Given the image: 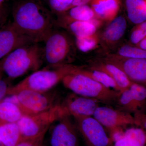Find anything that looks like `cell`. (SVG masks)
Returning a JSON list of instances; mask_svg holds the SVG:
<instances>
[{
  "label": "cell",
  "instance_id": "obj_12",
  "mask_svg": "<svg viewBox=\"0 0 146 146\" xmlns=\"http://www.w3.org/2000/svg\"><path fill=\"white\" fill-rule=\"evenodd\" d=\"M96 100L71 94L66 98L62 105L68 116H92L99 106Z\"/></svg>",
  "mask_w": 146,
  "mask_h": 146
},
{
  "label": "cell",
  "instance_id": "obj_10",
  "mask_svg": "<svg viewBox=\"0 0 146 146\" xmlns=\"http://www.w3.org/2000/svg\"><path fill=\"white\" fill-rule=\"evenodd\" d=\"M33 43L12 23L3 27L0 29V60L17 48Z\"/></svg>",
  "mask_w": 146,
  "mask_h": 146
},
{
  "label": "cell",
  "instance_id": "obj_23",
  "mask_svg": "<svg viewBox=\"0 0 146 146\" xmlns=\"http://www.w3.org/2000/svg\"><path fill=\"white\" fill-rule=\"evenodd\" d=\"M146 136L141 129L131 128L125 131L123 142L125 146H144Z\"/></svg>",
  "mask_w": 146,
  "mask_h": 146
},
{
  "label": "cell",
  "instance_id": "obj_5",
  "mask_svg": "<svg viewBox=\"0 0 146 146\" xmlns=\"http://www.w3.org/2000/svg\"><path fill=\"white\" fill-rule=\"evenodd\" d=\"M66 116L68 115L61 104L40 114L23 116L17 123L22 139L33 138L46 133L52 124Z\"/></svg>",
  "mask_w": 146,
  "mask_h": 146
},
{
  "label": "cell",
  "instance_id": "obj_29",
  "mask_svg": "<svg viewBox=\"0 0 146 146\" xmlns=\"http://www.w3.org/2000/svg\"><path fill=\"white\" fill-rule=\"evenodd\" d=\"M146 36V31L138 24L131 30L129 40L132 44L136 46Z\"/></svg>",
  "mask_w": 146,
  "mask_h": 146
},
{
  "label": "cell",
  "instance_id": "obj_31",
  "mask_svg": "<svg viewBox=\"0 0 146 146\" xmlns=\"http://www.w3.org/2000/svg\"><path fill=\"white\" fill-rule=\"evenodd\" d=\"M109 131V137L113 143H115L124 136L125 131L123 127H117L108 129Z\"/></svg>",
  "mask_w": 146,
  "mask_h": 146
},
{
  "label": "cell",
  "instance_id": "obj_28",
  "mask_svg": "<svg viewBox=\"0 0 146 146\" xmlns=\"http://www.w3.org/2000/svg\"><path fill=\"white\" fill-rule=\"evenodd\" d=\"M129 89L132 93L136 106L146 98V89L144 86L132 82Z\"/></svg>",
  "mask_w": 146,
  "mask_h": 146
},
{
  "label": "cell",
  "instance_id": "obj_1",
  "mask_svg": "<svg viewBox=\"0 0 146 146\" xmlns=\"http://www.w3.org/2000/svg\"><path fill=\"white\" fill-rule=\"evenodd\" d=\"M13 18V26L34 43L44 42L55 25L52 12L38 0H19Z\"/></svg>",
  "mask_w": 146,
  "mask_h": 146
},
{
  "label": "cell",
  "instance_id": "obj_21",
  "mask_svg": "<svg viewBox=\"0 0 146 146\" xmlns=\"http://www.w3.org/2000/svg\"><path fill=\"white\" fill-rule=\"evenodd\" d=\"M23 116L15 103L5 100L0 102V124L17 123Z\"/></svg>",
  "mask_w": 146,
  "mask_h": 146
},
{
  "label": "cell",
  "instance_id": "obj_26",
  "mask_svg": "<svg viewBox=\"0 0 146 146\" xmlns=\"http://www.w3.org/2000/svg\"><path fill=\"white\" fill-rule=\"evenodd\" d=\"M117 101L120 110L124 112L130 111L136 107L132 93L129 88L120 92Z\"/></svg>",
  "mask_w": 146,
  "mask_h": 146
},
{
  "label": "cell",
  "instance_id": "obj_16",
  "mask_svg": "<svg viewBox=\"0 0 146 146\" xmlns=\"http://www.w3.org/2000/svg\"><path fill=\"white\" fill-rule=\"evenodd\" d=\"M57 15L55 25L60 27L72 21H88L96 18L94 11L88 5L74 7Z\"/></svg>",
  "mask_w": 146,
  "mask_h": 146
},
{
  "label": "cell",
  "instance_id": "obj_35",
  "mask_svg": "<svg viewBox=\"0 0 146 146\" xmlns=\"http://www.w3.org/2000/svg\"><path fill=\"white\" fill-rule=\"evenodd\" d=\"M136 46L146 51V36Z\"/></svg>",
  "mask_w": 146,
  "mask_h": 146
},
{
  "label": "cell",
  "instance_id": "obj_19",
  "mask_svg": "<svg viewBox=\"0 0 146 146\" xmlns=\"http://www.w3.org/2000/svg\"><path fill=\"white\" fill-rule=\"evenodd\" d=\"M129 21L135 25L146 21V0H124Z\"/></svg>",
  "mask_w": 146,
  "mask_h": 146
},
{
  "label": "cell",
  "instance_id": "obj_7",
  "mask_svg": "<svg viewBox=\"0 0 146 146\" xmlns=\"http://www.w3.org/2000/svg\"><path fill=\"white\" fill-rule=\"evenodd\" d=\"M16 104L24 116H33L52 108L55 98L51 94L29 90L20 91L14 95Z\"/></svg>",
  "mask_w": 146,
  "mask_h": 146
},
{
  "label": "cell",
  "instance_id": "obj_15",
  "mask_svg": "<svg viewBox=\"0 0 146 146\" xmlns=\"http://www.w3.org/2000/svg\"><path fill=\"white\" fill-rule=\"evenodd\" d=\"M89 68L105 73L115 81L120 92L129 88L132 82L117 66L100 58L91 61Z\"/></svg>",
  "mask_w": 146,
  "mask_h": 146
},
{
  "label": "cell",
  "instance_id": "obj_17",
  "mask_svg": "<svg viewBox=\"0 0 146 146\" xmlns=\"http://www.w3.org/2000/svg\"><path fill=\"white\" fill-rule=\"evenodd\" d=\"M121 3L120 0H92L90 4L96 18L110 22L117 16Z\"/></svg>",
  "mask_w": 146,
  "mask_h": 146
},
{
  "label": "cell",
  "instance_id": "obj_2",
  "mask_svg": "<svg viewBox=\"0 0 146 146\" xmlns=\"http://www.w3.org/2000/svg\"><path fill=\"white\" fill-rule=\"evenodd\" d=\"M43 50L38 43L14 50L0 60V72L10 78H16L30 71L38 70L42 64Z\"/></svg>",
  "mask_w": 146,
  "mask_h": 146
},
{
  "label": "cell",
  "instance_id": "obj_14",
  "mask_svg": "<svg viewBox=\"0 0 146 146\" xmlns=\"http://www.w3.org/2000/svg\"><path fill=\"white\" fill-rule=\"evenodd\" d=\"M100 35V43L104 50H107L116 46L125 34L127 23L124 16H117Z\"/></svg>",
  "mask_w": 146,
  "mask_h": 146
},
{
  "label": "cell",
  "instance_id": "obj_27",
  "mask_svg": "<svg viewBox=\"0 0 146 146\" xmlns=\"http://www.w3.org/2000/svg\"><path fill=\"white\" fill-rule=\"evenodd\" d=\"M74 0H48L51 9L56 14L63 13L70 9Z\"/></svg>",
  "mask_w": 146,
  "mask_h": 146
},
{
  "label": "cell",
  "instance_id": "obj_32",
  "mask_svg": "<svg viewBox=\"0 0 146 146\" xmlns=\"http://www.w3.org/2000/svg\"><path fill=\"white\" fill-rule=\"evenodd\" d=\"M9 91L6 82L0 78V102L2 101L6 95L8 94Z\"/></svg>",
  "mask_w": 146,
  "mask_h": 146
},
{
  "label": "cell",
  "instance_id": "obj_33",
  "mask_svg": "<svg viewBox=\"0 0 146 146\" xmlns=\"http://www.w3.org/2000/svg\"><path fill=\"white\" fill-rule=\"evenodd\" d=\"M91 1L92 0H74L70 8L77 6L88 5L90 4Z\"/></svg>",
  "mask_w": 146,
  "mask_h": 146
},
{
  "label": "cell",
  "instance_id": "obj_24",
  "mask_svg": "<svg viewBox=\"0 0 146 146\" xmlns=\"http://www.w3.org/2000/svg\"><path fill=\"white\" fill-rule=\"evenodd\" d=\"M114 54L125 58H146V51L134 45H123Z\"/></svg>",
  "mask_w": 146,
  "mask_h": 146
},
{
  "label": "cell",
  "instance_id": "obj_25",
  "mask_svg": "<svg viewBox=\"0 0 146 146\" xmlns=\"http://www.w3.org/2000/svg\"><path fill=\"white\" fill-rule=\"evenodd\" d=\"M100 43V35L97 33L90 36L76 38V46L80 50L84 52L95 49Z\"/></svg>",
  "mask_w": 146,
  "mask_h": 146
},
{
  "label": "cell",
  "instance_id": "obj_8",
  "mask_svg": "<svg viewBox=\"0 0 146 146\" xmlns=\"http://www.w3.org/2000/svg\"><path fill=\"white\" fill-rule=\"evenodd\" d=\"M77 128L89 146H111L103 126L91 116L74 117Z\"/></svg>",
  "mask_w": 146,
  "mask_h": 146
},
{
  "label": "cell",
  "instance_id": "obj_4",
  "mask_svg": "<svg viewBox=\"0 0 146 146\" xmlns=\"http://www.w3.org/2000/svg\"><path fill=\"white\" fill-rule=\"evenodd\" d=\"M49 68L35 71L9 89L8 94L15 95L20 91L32 90L45 93L54 87L64 77L72 72L78 68L70 64L58 66H49Z\"/></svg>",
  "mask_w": 146,
  "mask_h": 146
},
{
  "label": "cell",
  "instance_id": "obj_30",
  "mask_svg": "<svg viewBox=\"0 0 146 146\" xmlns=\"http://www.w3.org/2000/svg\"><path fill=\"white\" fill-rule=\"evenodd\" d=\"M46 133L33 138H23L16 146H42Z\"/></svg>",
  "mask_w": 146,
  "mask_h": 146
},
{
  "label": "cell",
  "instance_id": "obj_6",
  "mask_svg": "<svg viewBox=\"0 0 146 146\" xmlns=\"http://www.w3.org/2000/svg\"><path fill=\"white\" fill-rule=\"evenodd\" d=\"M43 58L49 66L68 64L73 47L70 37L64 32L54 30L44 41Z\"/></svg>",
  "mask_w": 146,
  "mask_h": 146
},
{
  "label": "cell",
  "instance_id": "obj_22",
  "mask_svg": "<svg viewBox=\"0 0 146 146\" xmlns=\"http://www.w3.org/2000/svg\"><path fill=\"white\" fill-rule=\"evenodd\" d=\"M79 70L82 74L88 76L104 86L110 89L112 88L116 91L120 92L119 88L115 81L105 73L89 68L87 70L84 69L81 67H80Z\"/></svg>",
  "mask_w": 146,
  "mask_h": 146
},
{
  "label": "cell",
  "instance_id": "obj_9",
  "mask_svg": "<svg viewBox=\"0 0 146 146\" xmlns=\"http://www.w3.org/2000/svg\"><path fill=\"white\" fill-rule=\"evenodd\" d=\"M102 60L117 66L132 82L146 81V58H129L106 53Z\"/></svg>",
  "mask_w": 146,
  "mask_h": 146
},
{
  "label": "cell",
  "instance_id": "obj_11",
  "mask_svg": "<svg viewBox=\"0 0 146 146\" xmlns=\"http://www.w3.org/2000/svg\"><path fill=\"white\" fill-rule=\"evenodd\" d=\"M58 121L51 133L50 146H78L76 131L70 116H65Z\"/></svg>",
  "mask_w": 146,
  "mask_h": 146
},
{
  "label": "cell",
  "instance_id": "obj_37",
  "mask_svg": "<svg viewBox=\"0 0 146 146\" xmlns=\"http://www.w3.org/2000/svg\"><path fill=\"white\" fill-rule=\"evenodd\" d=\"M144 126H145V127L146 128V121L145 122V123H144Z\"/></svg>",
  "mask_w": 146,
  "mask_h": 146
},
{
  "label": "cell",
  "instance_id": "obj_3",
  "mask_svg": "<svg viewBox=\"0 0 146 146\" xmlns=\"http://www.w3.org/2000/svg\"><path fill=\"white\" fill-rule=\"evenodd\" d=\"M80 67L64 77L63 85L74 94L94 99L100 102L110 104L117 101L120 91L104 86L80 72Z\"/></svg>",
  "mask_w": 146,
  "mask_h": 146
},
{
  "label": "cell",
  "instance_id": "obj_18",
  "mask_svg": "<svg viewBox=\"0 0 146 146\" xmlns=\"http://www.w3.org/2000/svg\"><path fill=\"white\" fill-rule=\"evenodd\" d=\"M102 22L96 18L88 21H72L62 28L67 29L76 38H79L96 34Z\"/></svg>",
  "mask_w": 146,
  "mask_h": 146
},
{
  "label": "cell",
  "instance_id": "obj_36",
  "mask_svg": "<svg viewBox=\"0 0 146 146\" xmlns=\"http://www.w3.org/2000/svg\"><path fill=\"white\" fill-rule=\"evenodd\" d=\"M5 0H0V6L2 5V3Z\"/></svg>",
  "mask_w": 146,
  "mask_h": 146
},
{
  "label": "cell",
  "instance_id": "obj_20",
  "mask_svg": "<svg viewBox=\"0 0 146 146\" xmlns=\"http://www.w3.org/2000/svg\"><path fill=\"white\" fill-rule=\"evenodd\" d=\"M22 139L17 123L0 124V143L2 146H16Z\"/></svg>",
  "mask_w": 146,
  "mask_h": 146
},
{
  "label": "cell",
  "instance_id": "obj_13",
  "mask_svg": "<svg viewBox=\"0 0 146 146\" xmlns=\"http://www.w3.org/2000/svg\"><path fill=\"white\" fill-rule=\"evenodd\" d=\"M93 116L107 129L132 123L133 119L127 112L107 106H98Z\"/></svg>",
  "mask_w": 146,
  "mask_h": 146
},
{
  "label": "cell",
  "instance_id": "obj_34",
  "mask_svg": "<svg viewBox=\"0 0 146 146\" xmlns=\"http://www.w3.org/2000/svg\"><path fill=\"white\" fill-rule=\"evenodd\" d=\"M6 17V12L2 5L0 6V25L4 21Z\"/></svg>",
  "mask_w": 146,
  "mask_h": 146
}]
</instances>
